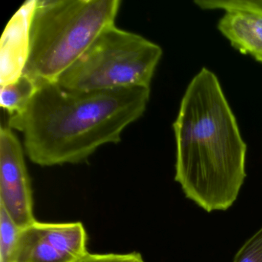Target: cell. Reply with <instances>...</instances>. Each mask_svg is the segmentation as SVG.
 <instances>
[{
    "instance_id": "obj_1",
    "label": "cell",
    "mask_w": 262,
    "mask_h": 262,
    "mask_svg": "<svg viewBox=\"0 0 262 262\" xmlns=\"http://www.w3.org/2000/svg\"><path fill=\"white\" fill-rule=\"evenodd\" d=\"M25 110L9 117L24 136L29 159L42 167L79 164L107 144H117L124 130L142 117L150 88L75 91L57 82L38 84Z\"/></svg>"
},
{
    "instance_id": "obj_2",
    "label": "cell",
    "mask_w": 262,
    "mask_h": 262,
    "mask_svg": "<svg viewBox=\"0 0 262 262\" xmlns=\"http://www.w3.org/2000/svg\"><path fill=\"white\" fill-rule=\"evenodd\" d=\"M174 180L207 212L226 211L246 178L247 145L216 75L202 68L188 84L172 125Z\"/></svg>"
},
{
    "instance_id": "obj_3",
    "label": "cell",
    "mask_w": 262,
    "mask_h": 262,
    "mask_svg": "<svg viewBox=\"0 0 262 262\" xmlns=\"http://www.w3.org/2000/svg\"><path fill=\"white\" fill-rule=\"evenodd\" d=\"M119 0H37L24 74L57 82L105 29L115 24Z\"/></svg>"
},
{
    "instance_id": "obj_4",
    "label": "cell",
    "mask_w": 262,
    "mask_h": 262,
    "mask_svg": "<svg viewBox=\"0 0 262 262\" xmlns=\"http://www.w3.org/2000/svg\"><path fill=\"white\" fill-rule=\"evenodd\" d=\"M163 51L143 36L110 26L57 81L75 91L150 88Z\"/></svg>"
},
{
    "instance_id": "obj_5",
    "label": "cell",
    "mask_w": 262,
    "mask_h": 262,
    "mask_svg": "<svg viewBox=\"0 0 262 262\" xmlns=\"http://www.w3.org/2000/svg\"><path fill=\"white\" fill-rule=\"evenodd\" d=\"M0 206L19 228L36 222L24 149L13 129L0 128Z\"/></svg>"
},
{
    "instance_id": "obj_6",
    "label": "cell",
    "mask_w": 262,
    "mask_h": 262,
    "mask_svg": "<svg viewBox=\"0 0 262 262\" xmlns=\"http://www.w3.org/2000/svg\"><path fill=\"white\" fill-rule=\"evenodd\" d=\"M205 10H222L220 33L231 47L262 63V0H195Z\"/></svg>"
},
{
    "instance_id": "obj_7",
    "label": "cell",
    "mask_w": 262,
    "mask_h": 262,
    "mask_svg": "<svg viewBox=\"0 0 262 262\" xmlns=\"http://www.w3.org/2000/svg\"><path fill=\"white\" fill-rule=\"evenodd\" d=\"M37 0L26 2L6 27L0 47V86L24 75L30 46V27Z\"/></svg>"
},
{
    "instance_id": "obj_8",
    "label": "cell",
    "mask_w": 262,
    "mask_h": 262,
    "mask_svg": "<svg viewBox=\"0 0 262 262\" xmlns=\"http://www.w3.org/2000/svg\"><path fill=\"white\" fill-rule=\"evenodd\" d=\"M56 224L35 222L21 228L12 262H74Z\"/></svg>"
},
{
    "instance_id": "obj_9",
    "label": "cell",
    "mask_w": 262,
    "mask_h": 262,
    "mask_svg": "<svg viewBox=\"0 0 262 262\" xmlns=\"http://www.w3.org/2000/svg\"><path fill=\"white\" fill-rule=\"evenodd\" d=\"M38 86L36 81L24 74L15 82L1 86L0 105L10 116L19 114L28 106Z\"/></svg>"
},
{
    "instance_id": "obj_10",
    "label": "cell",
    "mask_w": 262,
    "mask_h": 262,
    "mask_svg": "<svg viewBox=\"0 0 262 262\" xmlns=\"http://www.w3.org/2000/svg\"><path fill=\"white\" fill-rule=\"evenodd\" d=\"M20 230L0 206V262H12Z\"/></svg>"
},
{
    "instance_id": "obj_11",
    "label": "cell",
    "mask_w": 262,
    "mask_h": 262,
    "mask_svg": "<svg viewBox=\"0 0 262 262\" xmlns=\"http://www.w3.org/2000/svg\"><path fill=\"white\" fill-rule=\"evenodd\" d=\"M233 262H262V227L242 245Z\"/></svg>"
},
{
    "instance_id": "obj_12",
    "label": "cell",
    "mask_w": 262,
    "mask_h": 262,
    "mask_svg": "<svg viewBox=\"0 0 262 262\" xmlns=\"http://www.w3.org/2000/svg\"><path fill=\"white\" fill-rule=\"evenodd\" d=\"M74 262H145L142 254L139 252L105 253V254H92L89 252L83 257Z\"/></svg>"
}]
</instances>
